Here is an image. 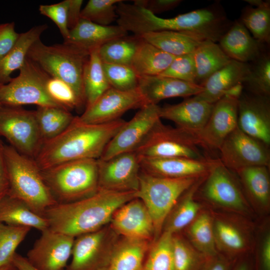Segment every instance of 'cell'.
I'll return each instance as SVG.
<instances>
[{"label": "cell", "instance_id": "1", "mask_svg": "<svg viewBox=\"0 0 270 270\" xmlns=\"http://www.w3.org/2000/svg\"><path fill=\"white\" fill-rule=\"evenodd\" d=\"M136 192L98 188L88 197L50 206L43 216L50 229L76 238L102 229L118 208L136 198Z\"/></svg>", "mask_w": 270, "mask_h": 270}, {"label": "cell", "instance_id": "2", "mask_svg": "<svg viewBox=\"0 0 270 270\" xmlns=\"http://www.w3.org/2000/svg\"><path fill=\"white\" fill-rule=\"evenodd\" d=\"M125 122L120 118L104 124H86L74 116L64 131L42 144L34 160L44 170L74 160H98Z\"/></svg>", "mask_w": 270, "mask_h": 270}, {"label": "cell", "instance_id": "3", "mask_svg": "<svg viewBox=\"0 0 270 270\" xmlns=\"http://www.w3.org/2000/svg\"><path fill=\"white\" fill-rule=\"evenodd\" d=\"M2 153L8 182V194L24 202L36 214L57 204L46 186L35 160L15 150L2 146Z\"/></svg>", "mask_w": 270, "mask_h": 270}, {"label": "cell", "instance_id": "4", "mask_svg": "<svg viewBox=\"0 0 270 270\" xmlns=\"http://www.w3.org/2000/svg\"><path fill=\"white\" fill-rule=\"evenodd\" d=\"M90 54L65 42L48 46L40 39L31 46L27 57L50 76L68 84L83 107L86 106L83 76Z\"/></svg>", "mask_w": 270, "mask_h": 270}, {"label": "cell", "instance_id": "5", "mask_svg": "<svg viewBox=\"0 0 270 270\" xmlns=\"http://www.w3.org/2000/svg\"><path fill=\"white\" fill-rule=\"evenodd\" d=\"M41 173L57 204L84 198L98 189V160L71 161L41 170Z\"/></svg>", "mask_w": 270, "mask_h": 270}, {"label": "cell", "instance_id": "6", "mask_svg": "<svg viewBox=\"0 0 270 270\" xmlns=\"http://www.w3.org/2000/svg\"><path fill=\"white\" fill-rule=\"evenodd\" d=\"M202 178H167L140 170L136 198L144 203L152 216L154 236L157 237L160 233L180 196Z\"/></svg>", "mask_w": 270, "mask_h": 270}, {"label": "cell", "instance_id": "7", "mask_svg": "<svg viewBox=\"0 0 270 270\" xmlns=\"http://www.w3.org/2000/svg\"><path fill=\"white\" fill-rule=\"evenodd\" d=\"M199 146L194 134L177 126H166L160 120L135 152L140 158H208L200 151Z\"/></svg>", "mask_w": 270, "mask_h": 270}, {"label": "cell", "instance_id": "8", "mask_svg": "<svg viewBox=\"0 0 270 270\" xmlns=\"http://www.w3.org/2000/svg\"><path fill=\"white\" fill-rule=\"evenodd\" d=\"M19 70L18 76L0 86V104L12 106L35 104L64 108L48 94L46 84L50 76L36 63L27 57Z\"/></svg>", "mask_w": 270, "mask_h": 270}, {"label": "cell", "instance_id": "9", "mask_svg": "<svg viewBox=\"0 0 270 270\" xmlns=\"http://www.w3.org/2000/svg\"><path fill=\"white\" fill-rule=\"evenodd\" d=\"M20 154L34 159L42 144L34 111L0 104V137Z\"/></svg>", "mask_w": 270, "mask_h": 270}, {"label": "cell", "instance_id": "10", "mask_svg": "<svg viewBox=\"0 0 270 270\" xmlns=\"http://www.w3.org/2000/svg\"><path fill=\"white\" fill-rule=\"evenodd\" d=\"M160 109L156 104H146L140 108L112 137L99 159L106 160L120 154L135 152L161 120Z\"/></svg>", "mask_w": 270, "mask_h": 270}, {"label": "cell", "instance_id": "11", "mask_svg": "<svg viewBox=\"0 0 270 270\" xmlns=\"http://www.w3.org/2000/svg\"><path fill=\"white\" fill-rule=\"evenodd\" d=\"M268 146L246 134L237 126L226 138L218 151L221 162L228 170L237 171L270 164Z\"/></svg>", "mask_w": 270, "mask_h": 270}, {"label": "cell", "instance_id": "12", "mask_svg": "<svg viewBox=\"0 0 270 270\" xmlns=\"http://www.w3.org/2000/svg\"><path fill=\"white\" fill-rule=\"evenodd\" d=\"M146 104L138 88L122 91L111 88L76 118L86 124H107L120 119L130 110L140 108Z\"/></svg>", "mask_w": 270, "mask_h": 270}, {"label": "cell", "instance_id": "13", "mask_svg": "<svg viewBox=\"0 0 270 270\" xmlns=\"http://www.w3.org/2000/svg\"><path fill=\"white\" fill-rule=\"evenodd\" d=\"M41 232L27 253L28 262L36 270H64L75 238L49 228Z\"/></svg>", "mask_w": 270, "mask_h": 270}, {"label": "cell", "instance_id": "14", "mask_svg": "<svg viewBox=\"0 0 270 270\" xmlns=\"http://www.w3.org/2000/svg\"><path fill=\"white\" fill-rule=\"evenodd\" d=\"M98 188L118 192H137L141 170L135 152L98 160Z\"/></svg>", "mask_w": 270, "mask_h": 270}, {"label": "cell", "instance_id": "15", "mask_svg": "<svg viewBox=\"0 0 270 270\" xmlns=\"http://www.w3.org/2000/svg\"><path fill=\"white\" fill-rule=\"evenodd\" d=\"M238 100L224 96L214 106L202 128L195 134L199 146L210 152L218 150L226 138L236 127Z\"/></svg>", "mask_w": 270, "mask_h": 270}, {"label": "cell", "instance_id": "16", "mask_svg": "<svg viewBox=\"0 0 270 270\" xmlns=\"http://www.w3.org/2000/svg\"><path fill=\"white\" fill-rule=\"evenodd\" d=\"M237 126L246 134L269 147L270 97L243 92L238 100Z\"/></svg>", "mask_w": 270, "mask_h": 270}, {"label": "cell", "instance_id": "17", "mask_svg": "<svg viewBox=\"0 0 270 270\" xmlns=\"http://www.w3.org/2000/svg\"><path fill=\"white\" fill-rule=\"evenodd\" d=\"M206 178L202 194L206 200L234 210L244 208L246 202L240 188L219 158Z\"/></svg>", "mask_w": 270, "mask_h": 270}, {"label": "cell", "instance_id": "18", "mask_svg": "<svg viewBox=\"0 0 270 270\" xmlns=\"http://www.w3.org/2000/svg\"><path fill=\"white\" fill-rule=\"evenodd\" d=\"M110 222L114 229L126 238L148 241L154 235L152 216L144 203L137 198L118 208Z\"/></svg>", "mask_w": 270, "mask_h": 270}, {"label": "cell", "instance_id": "19", "mask_svg": "<svg viewBox=\"0 0 270 270\" xmlns=\"http://www.w3.org/2000/svg\"><path fill=\"white\" fill-rule=\"evenodd\" d=\"M141 170L167 178L206 176L218 158L194 160L184 158H140Z\"/></svg>", "mask_w": 270, "mask_h": 270}, {"label": "cell", "instance_id": "20", "mask_svg": "<svg viewBox=\"0 0 270 270\" xmlns=\"http://www.w3.org/2000/svg\"><path fill=\"white\" fill-rule=\"evenodd\" d=\"M214 104L195 96L180 103L160 107V116L161 118L174 122L177 127L195 134L208 122Z\"/></svg>", "mask_w": 270, "mask_h": 270}, {"label": "cell", "instance_id": "21", "mask_svg": "<svg viewBox=\"0 0 270 270\" xmlns=\"http://www.w3.org/2000/svg\"><path fill=\"white\" fill-rule=\"evenodd\" d=\"M106 232L103 229L74 238L72 260L66 270H98L108 266L104 252Z\"/></svg>", "mask_w": 270, "mask_h": 270}, {"label": "cell", "instance_id": "22", "mask_svg": "<svg viewBox=\"0 0 270 270\" xmlns=\"http://www.w3.org/2000/svg\"><path fill=\"white\" fill-rule=\"evenodd\" d=\"M138 89L147 104L175 97H190L201 93L203 87L176 78L158 76H140Z\"/></svg>", "mask_w": 270, "mask_h": 270}, {"label": "cell", "instance_id": "23", "mask_svg": "<svg viewBox=\"0 0 270 270\" xmlns=\"http://www.w3.org/2000/svg\"><path fill=\"white\" fill-rule=\"evenodd\" d=\"M218 42L231 60L242 62H252L266 52V45L254 38L240 20L232 24Z\"/></svg>", "mask_w": 270, "mask_h": 270}, {"label": "cell", "instance_id": "24", "mask_svg": "<svg viewBox=\"0 0 270 270\" xmlns=\"http://www.w3.org/2000/svg\"><path fill=\"white\" fill-rule=\"evenodd\" d=\"M128 32L116 26H102L80 18L76 26L70 30L68 38L64 42L72 44L90 53L99 49L113 40L126 36Z\"/></svg>", "mask_w": 270, "mask_h": 270}, {"label": "cell", "instance_id": "25", "mask_svg": "<svg viewBox=\"0 0 270 270\" xmlns=\"http://www.w3.org/2000/svg\"><path fill=\"white\" fill-rule=\"evenodd\" d=\"M250 68V63L232 60L228 64L210 76L202 86V92L198 98L215 104L230 88L238 83L244 84Z\"/></svg>", "mask_w": 270, "mask_h": 270}, {"label": "cell", "instance_id": "26", "mask_svg": "<svg viewBox=\"0 0 270 270\" xmlns=\"http://www.w3.org/2000/svg\"><path fill=\"white\" fill-rule=\"evenodd\" d=\"M46 24L34 26L28 31L20 34L11 50L0 60V86L8 83L12 73L20 70L26 60L31 46L38 40L47 29Z\"/></svg>", "mask_w": 270, "mask_h": 270}, {"label": "cell", "instance_id": "27", "mask_svg": "<svg viewBox=\"0 0 270 270\" xmlns=\"http://www.w3.org/2000/svg\"><path fill=\"white\" fill-rule=\"evenodd\" d=\"M0 223L27 226L42 232L48 228L46 220L21 200L8 194L0 200Z\"/></svg>", "mask_w": 270, "mask_h": 270}, {"label": "cell", "instance_id": "28", "mask_svg": "<svg viewBox=\"0 0 270 270\" xmlns=\"http://www.w3.org/2000/svg\"><path fill=\"white\" fill-rule=\"evenodd\" d=\"M176 56L142 38L130 66L139 77L158 76L169 66Z\"/></svg>", "mask_w": 270, "mask_h": 270}, {"label": "cell", "instance_id": "29", "mask_svg": "<svg viewBox=\"0 0 270 270\" xmlns=\"http://www.w3.org/2000/svg\"><path fill=\"white\" fill-rule=\"evenodd\" d=\"M193 54L196 68V84L201 86L210 76L232 60L218 44L210 40L202 41Z\"/></svg>", "mask_w": 270, "mask_h": 270}, {"label": "cell", "instance_id": "30", "mask_svg": "<svg viewBox=\"0 0 270 270\" xmlns=\"http://www.w3.org/2000/svg\"><path fill=\"white\" fill-rule=\"evenodd\" d=\"M140 36L162 50L174 56L193 52L202 42L189 34L173 30L150 32Z\"/></svg>", "mask_w": 270, "mask_h": 270}, {"label": "cell", "instance_id": "31", "mask_svg": "<svg viewBox=\"0 0 270 270\" xmlns=\"http://www.w3.org/2000/svg\"><path fill=\"white\" fill-rule=\"evenodd\" d=\"M148 249V241L126 238L110 254L108 270H142Z\"/></svg>", "mask_w": 270, "mask_h": 270}, {"label": "cell", "instance_id": "32", "mask_svg": "<svg viewBox=\"0 0 270 270\" xmlns=\"http://www.w3.org/2000/svg\"><path fill=\"white\" fill-rule=\"evenodd\" d=\"M34 114L42 144L62 134L74 118L68 110L55 106H38Z\"/></svg>", "mask_w": 270, "mask_h": 270}, {"label": "cell", "instance_id": "33", "mask_svg": "<svg viewBox=\"0 0 270 270\" xmlns=\"http://www.w3.org/2000/svg\"><path fill=\"white\" fill-rule=\"evenodd\" d=\"M86 108L94 104L111 88L106 76L98 49L92 51L86 64L83 76Z\"/></svg>", "mask_w": 270, "mask_h": 270}, {"label": "cell", "instance_id": "34", "mask_svg": "<svg viewBox=\"0 0 270 270\" xmlns=\"http://www.w3.org/2000/svg\"><path fill=\"white\" fill-rule=\"evenodd\" d=\"M268 166H254L236 172L250 196L262 205L270 198V180Z\"/></svg>", "mask_w": 270, "mask_h": 270}, {"label": "cell", "instance_id": "35", "mask_svg": "<svg viewBox=\"0 0 270 270\" xmlns=\"http://www.w3.org/2000/svg\"><path fill=\"white\" fill-rule=\"evenodd\" d=\"M142 40L134 35L110 41L98 49L100 60L103 63L130 66Z\"/></svg>", "mask_w": 270, "mask_h": 270}, {"label": "cell", "instance_id": "36", "mask_svg": "<svg viewBox=\"0 0 270 270\" xmlns=\"http://www.w3.org/2000/svg\"><path fill=\"white\" fill-rule=\"evenodd\" d=\"M252 37L265 45L270 43V1L260 6H248L242 10L239 20Z\"/></svg>", "mask_w": 270, "mask_h": 270}, {"label": "cell", "instance_id": "37", "mask_svg": "<svg viewBox=\"0 0 270 270\" xmlns=\"http://www.w3.org/2000/svg\"><path fill=\"white\" fill-rule=\"evenodd\" d=\"M198 182L189 190L180 202L174 208L165 222L164 232L173 234L191 224L195 219L200 205L193 198Z\"/></svg>", "mask_w": 270, "mask_h": 270}, {"label": "cell", "instance_id": "38", "mask_svg": "<svg viewBox=\"0 0 270 270\" xmlns=\"http://www.w3.org/2000/svg\"><path fill=\"white\" fill-rule=\"evenodd\" d=\"M188 232L194 244L206 258L217 254L214 224L208 214H202L194 220L190 226Z\"/></svg>", "mask_w": 270, "mask_h": 270}, {"label": "cell", "instance_id": "39", "mask_svg": "<svg viewBox=\"0 0 270 270\" xmlns=\"http://www.w3.org/2000/svg\"><path fill=\"white\" fill-rule=\"evenodd\" d=\"M174 234L164 232L150 250L142 270H175L172 254Z\"/></svg>", "mask_w": 270, "mask_h": 270}, {"label": "cell", "instance_id": "40", "mask_svg": "<svg viewBox=\"0 0 270 270\" xmlns=\"http://www.w3.org/2000/svg\"><path fill=\"white\" fill-rule=\"evenodd\" d=\"M31 228L0 223V268L13 266L16 250Z\"/></svg>", "mask_w": 270, "mask_h": 270}, {"label": "cell", "instance_id": "41", "mask_svg": "<svg viewBox=\"0 0 270 270\" xmlns=\"http://www.w3.org/2000/svg\"><path fill=\"white\" fill-rule=\"evenodd\" d=\"M252 63L244 85H246L253 94L270 97V54L266 52Z\"/></svg>", "mask_w": 270, "mask_h": 270}, {"label": "cell", "instance_id": "42", "mask_svg": "<svg viewBox=\"0 0 270 270\" xmlns=\"http://www.w3.org/2000/svg\"><path fill=\"white\" fill-rule=\"evenodd\" d=\"M122 0H90L82 10L80 18L102 26H110L118 18L116 4Z\"/></svg>", "mask_w": 270, "mask_h": 270}, {"label": "cell", "instance_id": "43", "mask_svg": "<svg viewBox=\"0 0 270 270\" xmlns=\"http://www.w3.org/2000/svg\"><path fill=\"white\" fill-rule=\"evenodd\" d=\"M104 70L111 88L122 91L136 89L139 76L130 66L103 63Z\"/></svg>", "mask_w": 270, "mask_h": 270}, {"label": "cell", "instance_id": "44", "mask_svg": "<svg viewBox=\"0 0 270 270\" xmlns=\"http://www.w3.org/2000/svg\"><path fill=\"white\" fill-rule=\"evenodd\" d=\"M172 254L175 270H200L206 259L184 240L174 236Z\"/></svg>", "mask_w": 270, "mask_h": 270}, {"label": "cell", "instance_id": "45", "mask_svg": "<svg viewBox=\"0 0 270 270\" xmlns=\"http://www.w3.org/2000/svg\"><path fill=\"white\" fill-rule=\"evenodd\" d=\"M216 241L228 252L236 254L243 251L246 241L241 232L226 222L218 220L214 224Z\"/></svg>", "mask_w": 270, "mask_h": 270}, {"label": "cell", "instance_id": "46", "mask_svg": "<svg viewBox=\"0 0 270 270\" xmlns=\"http://www.w3.org/2000/svg\"><path fill=\"white\" fill-rule=\"evenodd\" d=\"M46 88L50 96L62 108L80 110V104L72 88L63 80L50 76L46 84Z\"/></svg>", "mask_w": 270, "mask_h": 270}, {"label": "cell", "instance_id": "47", "mask_svg": "<svg viewBox=\"0 0 270 270\" xmlns=\"http://www.w3.org/2000/svg\"><path fill=\"white\" fill-rule=\"evenodd\" d=\"M193 52L176 56L169 66L160 76L196 84V68Z\"/></svg>", "mask_w": 270, "mask_h": 270}, {"label": "cell", "instance_id": "48", "mask_svg": "<svg viewBox=\"0 0 270 270\" xmlns=\"http://www.w3.org/2000/svg\"><path fill=\"white\" fill-rule=\"evenodd\" d=\"M68 0L52 4H42L39 6L40 13L52 20L58 28L64 41L69 36L68 27Z\"/></svg>", "mask_w": 270, "mask_h": 270}, {"label": "cell", "instance_id": "49", "mask_svg": "<svg viewBox=\"0 0 270 270\" xmlns=\"http://www.w3.org/2000/svg\"><path fill=\"white\" fill-rule=\"evenodd\" d=\"M20 35L15 30L14 22L0 24V60L11 50Z\"/></svg>", "mask_w": 270, "mask_h": 270}, {"label": "cell", "instance_id": "50", "mask_svg": "<svg viewBox=\"0 0 270 270\" xmlns=\"http://www.w3.org/2000/svg\"><path fill=\"white\" fill-rule=\"evenodd\" d=\"M134 4L144 8L154 14L167 12L177 7L181 0H135Z\"/></svg>", "mask_w": 270, "mask_h": 270}, {"label": "cell", "instance_id": "51", "mask_svg": "<svg viewBox=\"0 0 270 270\" xmlns=\"http://www.w3.org/2000/svg\"><path fill=\"white\" fill-rule=\"evenodd\" d=\"M234 262L217 254L206 259L200 270H232Z\"/></svg>", "mask_w": 270, "mask_h": 270}, {"label": "cell", "instance_id": "52", "mask_svg": "<svg viewBox=\"0 0 270 270\" xmlns=\"http://www.w3.org/2000/svg\"><path fill=\"white\" fill-rule=\"evenodd\" d=\"M82 3V0H68V27L70 30L76 26L81 18Z\"/></svg>", "mask_w": 270, "mask_h": 270}, {"label": "cell", "instance_id": "53", "mask_svg": "<svg viewBox=\"0 0 270 270\" xmlns=\"http://www.w3.org/2000/svg\"><path fill=\"white\" fill-rule=\"evenodd\" d=\"M2 146L0 140V200L8 192V182L3 156Z\"/></svg>", "mask_w": 270, "mask_h": 270}, {"label": "cell", "instance_id": "54", "mask_svg": "<svg viewBox=\"0 0 270 270\" xmlns=\"http://www.w3.org/2000/svg\"><path fill=\"white\" fill-rule=\"evenodd\" d=\"M12 264L15 270H36L29 264L26 258L18 253L13 258ZM98 270H108V266L102 267Z\"/></svg>", "mask_w": 270, "mask_h": 270}, {"label": "cell", "instance_id": "55", "mask_svg": "<svg viewBox=\"0 0 270 270\" xmlns=\"http://www.w3.org/2000/svg\"><path fill=\"white\" fill-rule=\"evenodd\" d=\"M244 85L242 83H238L228 88L224 94L227 96L238 100L243 93Z\"/></svg>", "mask_w": 270, "mask_h": 270}, {"label": "cell", "instance_id": "56", "mask_svg": "<svg viewBox=\"0 0 270 270\" xmlns=\"http://www.w3.org/2000/svg\"><path fill=\"white\" fill-rule=\"evenodd\" d=\"M232 270H254V267L250 260L244 258L234 262Z\"/></svg>", "mask_w": 270, "mask_h": 270}, {"label": "cell", "instance_id": "57", "mask_svg": "<svg viewBox=\"0 0 270 270\" xmlns=\"http://www.w3.org/2000/svg\"><path fill=\"white\" fill-rule=\"evenodd\" d=\"M244 1L248 3L250 6L255 8L261 6L265 2V0H244Z\"/></svg>", "mask_w": 270, "mask_h": 270}, {"label": "cell", "instance_id": "58", "mask_svg": "<svg viewBox=\"0 0 270 270\" xmlns=\"http://www.w3.org/2000/svg\"><path fill=\"white\" fill-rule=\"evenodd\" d=\"M14 266H7L2 268H0V270H14Z\"/></svg>", "mask_w": 270, "mask_h": 270}, {"label": "cell", "instance_id": "59", "mask_svg": "<svg viewBox=\"0 0 270 270\" xmlns=\"http://www.w3.org/2000/svg\"></svg>", "mask_w": 270, "mask_h": 270}]
</instances>
